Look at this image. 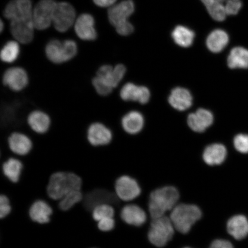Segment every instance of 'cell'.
I'll use <instances>...</instances> for the list:
<instances>
[{"label": "cell", "instance_id": "obj_13", "mask_svg": "<svg viewBox=\"0 0 248 248\" xmlns=\"http://www.w3.org/2000/svg\"><path fill=\"white\" fill-rule=\"evenodd\" d=\"M33 9L31 0H12L5 7L4 16L10 21L32 17Z\"/></svg>", "mask_w": 248, "mask_h": 248}, {"label": "cell", "instance_id": "obj_30", "mask_svg": "<svg viewBox=\"0 0 248 248\" xmlns=\"http://www.w3.org/2000/svg\"><path fill=\"white\" fill-rule=\"evenodd\" d=\"M20 54L19 42L10 40L5 43L0 52V58L5 63L11 64L18 60Z\"/></svg>", "mask_w": 248, "mask_h": 248}, {"label": "cell", "instance_id": "obj_22", "mask_svg": "<svg viewBox=\"0 0 248 248\" xmlns=\"http://www.w3.org/2000/svg\"><path fill=\"white\" fill-rule=\"evenodd\" d=\"M27 123L33 132L42 135L49 131L51 125V120L45 111L35 110L29 114L27 117Z\"/></svg>", "mask_w": 248, "mask_h": 248}, {"label": "cell", "instance_id": "obj_21", "mask_svg": "<svg viewBox=\"0 0 248 248\" xmlns=\"http://www.w3.org/2000/svg\"><path fill=\"white\" fill-rule=\"evenodd\" d=\"M214 117L209 110L200 108L195 113L188 116V125L193 131L202 133L205 131L213 123Z\"/></svg>", "mask_w": 248, "mask_h": 248}, {"label": "cell", "instance_id": "obj_41", "mask_svg": "<svg viewBox=\"0 0 248 248\" xmlns=\"http://www.w3.org/2000/svg\"><path fill=\"white\" fill-rule=\"evenodd\" d=\"M207 248H234L230 241L223 238H217L213 240Z\"/></svg>", "mask_w": 248, "mask_h": 248}, {"label": "cell", "instance_id": "obj_33", "mask_svg": "<svg viewBox=\"0 0 248 248\" xmlns=\"http://www.w3.org/2000/svg\"><path fill=\"white\" fill-rule=\"evenodd\" d=\"M210 17L218 22H222L228 17L225 10V3L217 2L206 7Z\"/></svg>", "mask_w": 248, "mask_h": 248}, {"label": "cell", "instance_id": "obj_2", "mask_svg": "<svg viewBox=\"0 0 248 248\" xmlns=\"http://www.w3.org/2000/svg\"><path fill=\"white\" fill-rule=\"evenodd\" d=\"M203 211L196 204L180 202L169 215L179 234L186 235L202 218Z\"/></svg>", "mask_w": 248, "mask_h": 248}, {"label": "cell", "instance_id": "obj_37", "mask_svg": "<svg viewBox=\"0 0 248 248\" xmlns=\"http://www.w3.org/2000/svg\"><path fill=\"white\" fill-rule=\"evenodd\" d=\"M126 67L122 64H119L113 67L112 78L114 88H117L122 82L126 73Z\"/></svg>", "mask_w": 248, "mask_h": 248}, {"label": "cell", "instance_id": "obj_15", "mask_svg": "<svg viewBox=\"0 0 248 248\" xmlns=\"http://www.w3.org/2000/svg\"><path fill=\"white\" fill-rule=\"evenodd\" d=\"M134 2L132 0H124L119 4L111 6L108 10V18L114 27L126 21L134 13Z\"/></svg>", "mask_w": 248, "mask_h": 248}, {"label": "cell", "instance_id": "obj_17", "mask_svg": "<svg viewBox=\"0 0 248 248\" xmlns=\"http://www.w3.org/2000/svg\"><path fill=\"white\" fill-rule=\"evenodd\" d=\"M227 155L228 151L224 145L214 143L204 148L202 159L207 166L219 167L225 162Z\"/></svg>", "mask_w": 248, "mask_h": 248}, {"label": "cell", "instance_id": "obj_29", "mask_svg": "<svg viewBox=\"0 0 248 248\" xmlns=\"http://www.w3.org/2000/svg\"><path fill=\"white\" fill-rule=\"evenodd\" d=\"M171 36L176 45L186 48L193 45L195 33L187 27L178 26L173 29Z\"/></svg>", "mask_w": 248, "mask_h": 248}, {"label": "cell", "instance_id": "obj_4", "mask_svg": "<svg viewBox=\"0 0 248 248\" xmlns=\"http://www.w3.org/2000/svg\"><path fill=\"white\" fill-rule=\"evenodd\" d=\"M176 233L169 215L149 220L147 238L154 247L165 248L172 241Z\"/></svg>", "mask_w": 248, "mask_h": 248}, {"label": "cell", "instance_id": "obj_44", "mask_svg": "<svg viewBox=\"0 0 248 248\" xmlns=\"http://www.w3.org/2000/svg\"><path fill=\"white\" fill-rule=\"evenodd\" d=\"M3 27H4V24H3L2 21H1V27H0V28H1V32H2V31L3 30V29H4V28H3Z\"/></svg>", "mask_w": 248, "mask_h": 248}, {"label": "cell", "instance_id": "obj_9", "mask_svg": "<svg viewBox=\"0 0 248 248\" xmlns=\"http://www.w3.org/2000/svg\"><path fill=\"white\" fill-rule=\"evenodd\" d=\"M76 17V12L72 5L66 2H58L52 23L58 32H65L75 24Z\"/></svg>", "mask_w": 248, "mask_h": 248}, {"label": "cell", "instance_id": "obj_38", "mask_svg": "<svg viewBox=\"0 0 248 248\" xmlns=\"http://www.w3.org/2000/svg\"><path fill=\"white\" fill-rule=\"evenodd\" d=\"M97 226L99 230L102 232H110L116 227V220L114 217L102 219L98 222Z\"/></svg>", "mask_w": 248, "mask_h": 248}, {"label": "cell", "instance_id": "obj_36", "mask_svg": "<svg viewBox=\"0 0 248 248\" xmlns=\"http://www.w3.org/2000/svg\"><path fill=\"white\" fill-rule=\"evenodd\" d=\"M235 150L242 154H248V135H237L234 139Z\"/></svg>", "mask_w": 248, "mask_h": 248}, {"label": "cell", "instance_id": "obj_11", "mask_svg": "<svg viewBox=\"0 0 248 248\" xmlns=\"http://www.w3.org/2000/svg\"><path fill=\"white\" fill-rule=\"evenodd\" d=\"M2 83L11 91L19 92L26 89L29 83V76L24 68L15 66L5 71Z\"/></svg>", "mask_w": 248, "mask_h": 248}, {"label": "cell", "instance_id": "obj_34", "mask_svg": "<svg viewBox=\"0 0 248 248\" xmlns=\"http://www.w3.org/2000/svg\"><path fill=\"white\" fill-rule=\"evenodd\" d=\"M92 85L96 92L101 96L106 97L112 92L113 88L100 78L95 76L92 79Z\"/></svg>", "mask_w": 248, "mask_h": 248}, {"label": "cell", "instance_id": "obj_7", "mask_svg": "<svg viewBox=\"0 0 248 248\" xmlns=\"http://www.w3.org/2000/svg\"><path fill=\"white\" fill-rule=\"evenodd\" d=\"M57 5L54 0H41L36 5L32 14L35 29L45 30L50 26Z\"/></svg>", "mask_w": 248, "mask_h": 248}, {"label": "cell", "instance_id": "obj_40", "mask_svg": "<svg viewBox=\"0 0 248 248\" xmlns=\"http://www.w3.org/2000/svg\"><path fill=\"white\" fill-rule=\"evenodd\" d=\"M115 28L117 32L122 36L131 35L134 31V27L129 20L117 25Z\"/></svg>", "mask_w": 248, "mask_h": 248}, {"label": "cell", "instance_id": "obj_43", "mask_svg": "<svg viewBox=\"0 0 248 248\" xmlns=\"http://www.w3.org/2000/svg\"><path fill=\"white\" fill-rule=\"evenodd\" d=\"M200 1L203 3V4L205 6L206 8L208 6L212 5L214 3L217 2H220V0H200Z\"/></svg>", "mask_w": 248, "mask_h": 248}, {"label": "cell", "instance_id": "obj_20", "mask_svg": "<svg viewBox=\"0 0 248 248\" xmlns=\"http://www.w3.org/2000/svg\"><path fill=\"white\" fill-rule=\"evenodd\" d=\"M226 231L235 240H243L248 235V220L246 216H232L226 223Z\"/></svg>", "mask_w": 248, "mask_h": 248}, {"label": "cell", "instance_id": "obj_16", "mask_svg": "<svg viewBox=\"0 0 248 248\" xmlns=\"http://www.w3.org/2000/svg\"><path fill=\"white\" fill-rule=\"evenodd\" d=\"M94 19L89 14L80 15L75 22V31L80 39L85 41H93L97 38L94 27Z\"/></svg>", "mask_w": 248, "mask_h": 248}, {"label": "cell", "instance_id": "obj_5", "mask_svg": "<svg viewBox=\"0 0 248 248\" xmlns=\"http://www.w3.org/2000/svg\"><path fill=\"white\" fill-rule=\"evenodd\" d=\"M46 58L56 64H61L72 60L78 53V46L73 40L63 42L52 40L46 44L45 48Z\"/></svg>", "mask_w": 248, "mask_h": 248}, {"label": "cell", "instance_id": "obj_35", "mask_svg": "<svg viewBox=\"0 0 248 248\" xmlns=\"http://www.w3.org/2000/svg\"><path fill=\"white\" fill-rule=\"evenodd\" d=\"M243 0H227L225 7L228 16H235L240 13L244 8Z\"/></svg>", "mask_w": 248, "mask_h": 248}, {"label": "cell", "instance_id": "obj_12", "mask_svg": "<svg viewBox=\"0 0 248 248\" xmlns=\"http://www.w3.org/2000/svg\"><path fill=\"white\" fill-rule=\"evenodd\" d=\"M35 29L33 18L11 21L12 35L16 41L22 44H29L32 41Z\"/></svg>", "mask_w": 248, "mask_h": 248}, {"label": "cell", "instance_id": "obj_28", "mask_svg": "<svg viewBox=\"0 0 248 248\" xmlns=\"http://www.w3.org/2000/svg\"><path fill=\"white\" fill-rule=\"evenodd\" d=\"M23 164L21 161L16 158H9L3 163L2 170L3 174L12 183L19 181Z\"/></svg>", "mask_w": 248, "mask_h": 248}, {"label": "cell", "instance_id": "obj_3", "mask_svg": "<svg viewBox=\"0 0 248 248\" xmlns=\"http://www.w3.org/2000/svg\"><path fill=\"white\" fill-rule=\"evenodd\" d=\"M82 185V179L76 173L57 172L49 178L46 193L51 199L60 201L70 192L80 190Z\"/></svg>", "mask_w": 248, "mask_h": 248}, {"label": "cell", "instance_id": "obj_39", "mask_svg": "<svg viewBox=\"0 0 248 248\" xmlns=\"http://www.w3.org/2000/svg\"><path fill=\"white\" fill-rule=\"evenodd\" d=\"M10 201L5 195H1L0 197V217L1 219L5 218L11 212Z\"/></svg>", "mask_w": 248, "mask_h": 248}, {"label": "cell", "instance_id": "obj_42", "mask_svg": "<svg viewBox=\"0 0 248 248\" xmlns=\"http://www.w3.org/2000/svg\"><path fill=\"white\" fill-rule=\"evenodd\" d=\"M117 0H93L96 5L100 7H111Z\"/></svg>", "mask_w": 248, "mask_h": 248}, {"label": "cell", "instance_id": "obj_8", "mask_svg": "<svg viewBox=\"0 0 248 248\" xmlns=\"http://www.w3.org/2000/svg\"><path fill=\"white\" fill-rule=\"evenodd\" d=\"M120 216L126 225L135 228L142 227L150 220L147 211L136 203L124 206L121 209Z\"/></svg>", "mask_w": 248, "mask_h": 248}, {"label": "cell", "instance_id": "obj_1", "mask_svg": "<svg viewBox=\"0 0 248 248\" xmlns=\"http://www.w3.org/2000/svg\"><path fill=\"white\" fill-rule=\"evenodd\" d=\"M181 193L174 186L166 185L157 187L149 194L147 212L150 219L169 215L181 202Z\"/></svg>", "mask_w": 248, "mask_h": 248}, {"label": "cell", "instance_id": "obj_14", "mask_svg": "<svg viewBox=\"0 0 248 248\" xmlns=\"http://www.w3.org/2000/svg\"><path fill=\"white\" fill-rule=\"evenodd\" d=\"M87 139L93 146H105L110 143L113 134L111 130L105 124L95 122L91 124L88 127Z\"/></svg>", "mask_w": 248, "mask_h": 248}, {"label": "cell", "instance_id": "obj_32", "mask_svg": "<svg viewBox=\"0 0 248 248\" xmlns=\"http://www.w3.org/2000/svg\"><path fill=\"white\" fill-rule=\"evenodd\" d=\"M114 216L115 210L113 206L110 204H102L92 210L93 218L97 222L108 217H114Z\"/></svg>", "mask_w": 248, "mask_h": 248}, {"label": "cell", "instance_id": "obj_24", "mask_svg": "<svg viewBox=\"0 0 248 248\" xmlns=\"http://www.w3.org/2000/svg\"><path fill=\"white\" fill-rule=\"evenodd\" d=\"M169 103L175 109L184 111L190 108L193 97L187 89L182 88L173 89L169 98Z\"/></svg>", "mask_w": 248, "mask_h": 248}, {"label": "cell", "instance_id": "obj_19", "mask_svg": "<svg viewBox=\"0 0 248 248\" xmlns=\"http://www.w3.org/2000/svg\"><path fill=\"white\" fill-rule=\"evenodd\" d=\"M8 144L12 153L19 156H26L33 148V142L30 138L19 132L12 133L9 136Z\"/></svg>", "mask_w": 248, "mask_h": 248}, {"label": "cell", "instance_id": "obj_31", "mask_svg": "<svg viewBox=\"0 0 248 248\" xmlns=\"http://www.w3.org/2000/svg\"><path fill=\"white\" fill-rule=\"evenodd\" d=\"M83 195L80 190L71 191L60 200L58 204L59 208L63 212H66L72 208L76 204L83 201Z\"/></svg>", "mask_w": 248, "mask_h": 248}, {"label": "cell", "instance_id": "obj_26", "mask_svg": "<svg viewBox=\"0 0 248 248\" xmlns=\"http://www.w3.org/2000/svg\"><path fill=\"white\" fill-rule=\"evenodd\" d=\"M122 125L124 131L129 134H137L143 127V116L137 111H130L123 117Z\"/></svg>", "mask_w": 248, "mask_h": 248}, {"label": "cell", "instance_id": "obj_25", "mask_svg": "<svg viewBox=\"0 0 248 248\" xmlns=\"http://www.w3.org/2000/svg\"><path fill=\"white\" fill-rule=\"evenodd\" d=\"M229 43V36L225 31L217 29L212 31L206 39V46L210 51L218 53L224 50Z\"/></svg>", "mask_w": 248, "mask_h": 248}, {"label": "cell", "instance_id": "obj_45", "mask_svg": "<svg viewBox=\"0 0 248 248\" xmlns=\"http://www.w3.org/2000/svg\"><path fill=\"white\" fill-rule=\"evenodd\" d=\"M181 248H195L192 247L191 246H185V247H182Z\"/></svg>", "mask_w": 248, "mask_h": 248}, {"label": "cell", "instance_id": "obj_27", "mask_svg": "<svg viewBox=\"0 0 248 248\" xmlns=\"http://www.w3.org/2000/svg\"><path fill=\"white\" fill-rule=\"evenodd\" d=\"M228 65L232 69H248V49L244 46H235L229 54Z\"/></svg>", "mask_w": 248, "mask_h": 248}, {"label": "cell", "instance_id": "obj_23", "mask_svg": "<svg viewBox=\"0 0 248 248\" xmlns=\"http://www.w3.org/2000/svg\"><path fill=\"white\" fill-rule=\"evenodd\" d=\"M52 209L47 202L43 200H37L31 204L29 216L32 221L40 224H47L50 221Z\"/></svg>", "mask_w": 248, "mask_h": 248}, {"label": "cell", "instance_id": "obj_18", "mask_svg": "<svg viewBox=\"0 0 248 248\" xmlns=\"http://www.w3.org/2000/svg\"><path fill=\"white\" fill-rule=\"evenodd\" d=\"M120 97L125 101H138L141 104H147L151 94L149 89L144 86H139L132 83H127L120 91Z\"/></svg>", "mask_w": 248, "mask_h": 248}, {"label": "cell", "instance_id": "obj_6", "mask_svg": "<svg viewBox=\"0 0 248 248\" xmlns=\"http://www.w3.org/2000/svg\"><path fill=\"white\" fill-rule=\"evenodd\" d=\"M114 190L121 201H136L142 194V188L135 178L128 174H124L118 177L114 183Z\"/></svg>", "mask_w": 248, "mask_h": 248}, {"label": "cell", "instance_id": "obj_10", "mask_svg": "<svg viewBox=\"0 0 248 248\" xmlns=\"http://www.w3.org/2000/svg\"><path fill=\"white\" fill-rule=\"evenodd\" d=\"M120 201L115 193L103 188L95 189L89 192L83 197V206L89 211H92L95 207L105 203L119 206Z\"/></svg>", "mask_w": 248, "mask_h": 248}]
</instances>
